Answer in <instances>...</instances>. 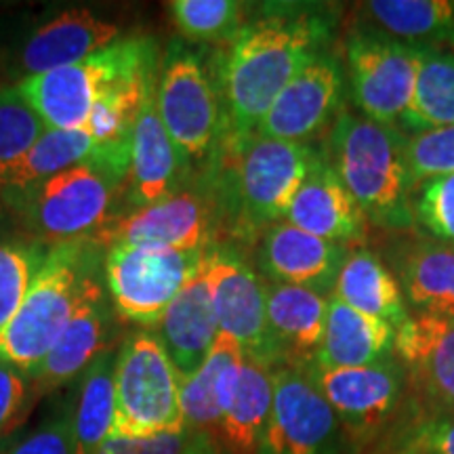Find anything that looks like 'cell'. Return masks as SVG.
<instances>
[{
    "instance_id": "cell-37",
    "label": "cell",
    "mask_w": 454,
    "mask_h": 454,
    "mask_svg": "<svg viewBox=\"0 0 454 454\" xmlns=\"http://www.w3.org/2000/svg\"><path fill=\"white\" fill-rule=\"evenodd\" d=\"M41 263L32 248L0 244V331L21 308Z\"/></svg>"
},
{
    "instance_id": "cell-1",
    "label": "cell",
    "mask_w": 454,
    "mask_h": 454,
    "mask_svg": "<svg viewBox=\"0 0 454 454\" xmlns=\"http://www.w3.org/2000/svg\"><path fill=\"white\" fill-rule=\"evenodd\" d=\"M334 30L333 4H270L253 21H244L219 61L227 139L253 137L286 84L333 47Z\"/></svg>"
},
{
    "instance_id": "cell-36",
    "label": "cell",
    "mask_w": 454,
    "mask_h": 454,
    "mask_svg": "<svg viewBox=\"0 0 454 454\" xmlns=\"http://www.w3.org/2000/svg\"><path fill=\"white\" fill-rule=\"evenodd\" d=\"M385 454H454V414H414L397 425Z\"/></svg>"
},
{
    "instance_id": "cell-7",
    "label": "cell",
    "mask_w": 454,
    "mask_h": 454,
    "mask_svg": "<svg viewBox=\"0 0 454 454\" xmlns=\"http://www.w3.org/2000/svg\"><path fill=\"white\" fill-rule=\"evenodd\" d=\"M87 276L82 242L55 247L13 320L0 331V357L26 374L36 371L70 325Z\"/></svg>"
},
{
    "instance_id": "cell-29",
    "label": "cell",
    "mask_w": 454,
    "mask_h": 454,
    "mask_svg": "<svg viewBox=\"0 0 454 454\" xmlns=\"http://www.w3.org/2000/svg\"><path fill=\"white\" fill-rule=\"evenodd\" d=\"M95 154L87 130L49 129L24 156L0 167V207H9L26 190Z\"/></svg>"
},
{
    "instance_id": "cell-5",
    "label": "cell",
    "mask_w": 454,
    "mask_h": 454,
    "mask_svg": "<svg viewBox=\"0 0 454 454\" xmlns=\"http://www.w3.org/2000/svg\"><path fill=\"white\" fill-rule=\"evenodd\" d=\"M127 175L98 156L41 181L9 204L27 234L44 244L87 242L110 221Z\"/></svg>"
},
{
    "instance_id": "cell-33",
    "label": "cell",
    "mask_w": 454,
    "mask_h": 454,
    "mask_svg": "<svg viewBox=\"0 0 454 454\" xmlns=\"http://www.w3.org/2000/svg\"><path fill=\"white\" fill-rule=\"evenodd\" d=\"M175 26L187 41L231 43L244 26V4L234 0H173Z\"/></svg>"
},
{
    "instance_id": "cell-27",
    "label": "cell",
    "mask_w": 454,
    "mask_h": 454,
    "mask_svg": "<svg viewBox=\"0 0 454 454\" xmlns=\"http://www.w3.org/2000/svg\"><path fill=\"white\" fill-rule=\"evenodd\" d=\"M333 297L351 309L387 322L395 331L411 317L394 271L387 268L381 254L368 248H351L339 271Z\"/></svg>"
},
{
    "instance_id": "cell-26",
    "label": "cell",
    "mask_w": 454,
    "mask_h": 454,
    "mask_svg": "<svg viewBox=\"0 0 454 454\" xmlns=\"http://www.w3.org/2000/svg\"><path fill=\"white\" fill-rule=\"evenodd\" d=\"M395 328L339 299H328L326 331L311 362L325 368H360L395 357Z\"/></svg>"
},
{
    "instance_id": "cell-25",
    "label": "cell",
    "mask_w": 454,
    "mask_h": 454,
    "mask_svg": "<svg viewBox=\"0 0 454 454\" xmlns=\"http://www.w3.org/2000/svg\"><path fill=\"white\" fill-rule=\"evenodd\" d=\"M265 314L280 364H303L314 357L325 339L328 297L265 280Z\"/></svg>"
},
{
    "instance_id": "cell-22",
    "label": "cell",
    "mask_w": 454,
    "mask_h": 454,
    "mask_svg": "<svg viewBox=\"0 0 454 454\" xmlns=\"http://www.w3.org/2000/svg\"><path fill=\"white\" fill-rule=\"evenodd\" d=\"M190 170L168 137L156 110V89L147 95L130 135L129 196L135 208L150 207L158 200L185 190Z\"/></svg>"
},
{
    "instance_id": "cell-17",
    "label": "cell",
    "mask_w": 454,
    "mask_h": 454,
    "mask_svg": "<svg viewBox=\"0 0 454 454\" xmlns=\"http://www.w3.org/2000/svg\"><path fill=\"white\" fill-rule=\"evenodd\" d=\"M349 251L280 221L259 236L257 268L263 280L311 288L331 299Z\"/></svg>"
},
{
    "instance_id": "cell-10",
    "label": "cell",
    "mask_w": 454,
    "mask_h": 454,
    "mask_svg": "<svg viewBox=\"0 0 454 454\" xmlns=\"http://www.w3.org/2000/svg\"><path fill=\"white\" fill-rule=\"evenodd\" d=\"M309 379L326 397L349 444H371L387 431L408 395V377L397 357L360 368H325L303 362Z\"/></svg>"
},
{
    "instance_id": "cell-16",
    "label": "cell",
    "mask_w": 454,
    "mask_h": 454,
    "mask_svg": "<svg viewBox=\"0 0 454 454\" xmlns=\"http://www.w3.org/2000/svg\"><path fill=\"white\" fill-rule=\"evenodd\" d=\"M395 357L419 414H454V317L411 314L395 331Z\"/></svg>"
},
{
    "instance_id": "cell-35",
    "label": "cell",
    "mask_w": 454,
    "mask_h": 454,
    "mask_svg": "<svg viewBox=\"0 0 454 454\" xmlns=\"http://www.w3.org/2000/svg\"><path fill=\"white\" fill-rule=\"evenodd\" d=\"M414 230L454 247V175L431 179L412 192Z\"/></svg>"
},
{
    "instance_id": "cell-6",
    "label": "cell",
    "mask_w": 454,
    "mask_h": 454,
    "mask_svg": "<svg viewBox=\"0 0 454 454\" xmlns=\"http://www.w3.org/2000/svg\"><path fill=\"white\" fill-rule=\"evenodd\" d=\"M114 391L116 414L110 438H154L185 427L179 374L154 331L124 339L116 351Z\"/></svg>"
},
{
    "instance_id": "cell-2",
    "label": "cell",
    "mask_w": 454,
    "mask_h": 454,
    "mask_svg": "<svg viewBox=\"0 0 454 454\" xmlns=\"http://www.w3.org/2000/svg\"><path fill=\"white\" fill-rule=\"evenodd\" d=\"M322 160V147L263 137L225 139L200 187L219 225L244 240L286 219L293 198Z\"/></svg>"
},
{
    "instance_id": "cell-21",
    "label": "cell",
    "mask_w": 454,
    "mask_h": 454,
    "mask_svg": "<svg viewBox=\"0 0 454 454\" xmlns=\"http://www.w3.org/2000/svg\"><path fill=\"white\" fill-rule=\"evenodd\" d=\"M385 251L408 309L454 317V247L425 236H395Z\"/></svg>"
},
{
    "instance_id": "cell-38",
    "label": "cell",
    "mask_w": 454,
    "mask_h": 454,
    "mask_svg": "<svg viewBox=\"0 0 454 454\" xmlns=\"http://www.w3.org/2000/svg\"><path fill=\"white\" fill-rule=\"evenodd\" d=\"M98 454H227V450L215 435L185 425L179 434L154 438H107Z\"/></svg>"
},
{
    "instance_id": "cell-34",
    "label": "cell",
    "mask_w": 454,
    "mask_h": 454,
    "mask_svg": "<svg viewBox=\"0 0 454 454\" xmlns=\"http://www.w3.org/2000/svg\"><path fill=\"white\" fill-rule=\"evenodd\" d=\"M47 130L20 89L0 84V167L24 156Z\"/></svg>"
},
{
    "instance_id": "cell-4",
    "label": "cell",
    "mask_w": 454,
    "mask_h": 454,
    "mask_svg": "<svg viewBox=\"0 0 454 454\" xmlns=\"http://www.w3.org/2000/svg\"><path fill=\"white\" fill-rule=\"evenodd\" d=\"M156 110L190 175L207 173L223 147L230 127L219 74L200 51L170 44L156 82Z\"/></svg>"
},
{
    "instance_id": "cell-31",
    "label": "cell",
    "mask_w": 454,
    "mask_h": 454,
    "mask_svg": "<svg viewBox=\"0 0 454 454\" xmlns=\"http://www.w3.org/2000/svg\"><path fill=\"white\" fill-rule=\"evenodd\" d=\"M114 364L116 351L107 349L84 372L76 406L72 411L74 454H98L112 435L116 414Z\"/></svg>"
},
{
    "instance_id": "cell-12",
    "label": "cell",
    "mask_w": 454,
    "mask_h": 454,
    "mask_svg": "<svg viewBox=\"0 0 454 454\" xmlns=\"http://www.w3.org/2000/svg\"><path fill=\"white\" fill-rule=\"evenodd\" d=\"M147 41L150 38H122L81 64L24 78L17 89L47 129L82 130L101 90L133 64Z\"/></svg>"
},
{
    "instance_id": "cell-39",
    "label": "cell",
    "mask_w": 454,
    "mask_h": 454,
    "mask_svg": "<svg viewBox=\"0 0 454 454\" xmlns=\"http://www.w3.org/2000/svg\"><path fill=\"white\" fill-rule=\"evenodd\" d=\"M408 168L417 185L454 175V127L408 137Z\"/></svg>"
},
{
    "instance_id": "cell-23",
    "label": "cell",
    "mask_w": 454,
    "mask_h": 454,
    "mask_svg": "<svg viewBox=\"0 0 454 454\" xmlns=\"http://www.w3.org/2000/svg\"><path fill=\"white\" fill-rule=\"evenodd\" d=\"M284 221L322 240L348 248L351 244L366 242L371 227L354 196L326 162L325 154L294 194Z\"/></svg>"
},
{
    "instance_id": "cell-11",
    "label": "cell",
    "mask_w": 454,
    "mask_h": 454,
    "mask_svg": "<svg viewBox=\"0 0 454 454\" xmlns=\"http://www.w3.org/2000/svg\"><path fill=\"white\" fill-rule=\"evenodd\" d=\"M343 425L303 364L274 366V402L257 454H343Z\"/></svg>"
},
{
    "instance_id": "cell-32",
    "label": "cell",
    "mask_w": 454,
    "mask_h": 454,
    "mask_svg": "<svg viewBox=\"0 0 454 454\" xmlns=\"http://www.w3.org/2000/svg\"><path fill=\"white\" fill-rule=\"evenodd\" d=\"M242 354L244 351L236 339H231L225 333H219L204 364L190 379L181 381V412H184L187 427L207 431V434L219 440V383L225 368Z\"/></svg>"
},
{
    "instance_id": "cell-20",
    "label": "cell",
    "mask_w": 454,
    "mask_h": 454,
    "mask_svg": "<svg viewBox=\"0 0 454 454\" xmlns=\"http://www.w3.org/2000/svg\"><path fill=\"white\" fill-rule=\"evenodd\" d=\"M154 333L160 339L170 364L177 371L179 381L190 379L204 364L219 337L208 276V254L198 274L181 288L156 322Z\"/></svg>"
},
{
    "instance_id": "cell-9",
    "label": "cell",
    "mask_w": 454,
    "mask_h": 454,
    "mask_svg": "<svg viewBox=\"0 0 454 454\" xmlns=\"http://www.w3.org/2000/svg\"><path fill=\"white\" fill-rule=\"evenodd\" d=\"M208 251L160 247H114L106 257V280L114 309L124 320L156 326L181 288L198 274Z\"/></svg>"
},
{
    "instance_id": "cell-40",
    "label": "cell",
    "mask_w": 454,
    "mask_h": 454,
    "mask_svg": "<svg viewBox=\"0 0 454 454\" xmlns=\"http://www.w3.org/2000/svg\"><path fill=\"white\" fill-rule=\"evenodd\" d=\"M36 395L30 374L0 357V440L9 438L26 421Z\"/></svg>"
},
{
    "instance_id": "cell-13",
    "label": "cell",
    "mask_w": 454,
    "mask_h": 454,
    "mask_svg": "<svg viewBox=\"0 0 454 454\" xmlns=\"http://www.w3.org/2000/svg\"><path fill=\"white\" fill-rule=\"evenodd\" d=\"M221 230L217 211L207 192L185 187L150 207L110 219L87 242L107 247H160L177 251H211Z\"/></svg>"
},
{
    "instance_id": "cell-19",
    "label": "cell",
    "mask_w": 454,
    "mask_h": 454,
    "mask_svg": "<svg viewBox=\"0 0 454 454\" xmlns=\"http://www.w3.org/2000/svg\"><path fill=\"white\" fill-rule=\"evenodd\" d=\"M107 337H110V311L106 308L104 288L93 276H87L70 325L44 357L43 364L30 374L36 395L61 387L81 372H87V368L110 349Z\"/></svg>"
},
{
    "instance_id": "cell-28",
    "label": "cell",
    "mask_w": 454,
    "mask_h": 454,
    "mask_svg": "<svg viewBox=\"0 0 454 454\" xmlns=\"http://www.w3.org/2000/svg\"><path fill=\"white\" fill-rule=\"evenodd\" d=\"M362 26L412 44L454 51L452 0H371L360 4Z\"/></svg>"
},
{
    "instance_id": "cell-24",
    "label": "cell",
    "mask_w": 454,
    "mask_h": 454,
    "mask_svg": "<svg viewBox=\"0 0 454 454\" xmlns=\"http://www.w3.org/2000/svg\"><path fill=\"white\" fill-rule=\"evenodd\" d=\"M118 36L121 27L112 21L99 20L87 9L66 11L27 38L21 51V67L27 74L26 78H32L81 64L90 55L112 47Z\"/></svg>"
},
{
    "instance_id": "cell-14",
    "label": "cell",
    "mask_w": 454,
    "mask_h": 454,
    "mask_svg": "<svg viewBox=\"0 0 454 454\" xmlns=\"http://www.w3.org/2000/svg\"><path fill=\"white\" fill-rule=\"evenodd\" d=\"M348 81L340 55L333 47L316 55L259 122L254 137L311 144L345 112Z\"/></svg>"
},
{
    "instance_id": "cell-41",
    "label": "cell",
    "mask_w": 454,
    "mask_h": 454,
    "mask_svg": "<svg viewBox=\"0 0 454 454\" xmlns=\"http://www.w3.org/2000/svg\"><path fill=\"white\" fill-rule=\"evenodd\" d=\"M9 454H74L72 412L44 423L21 440Z\"/></svg>"
},
{
    "instance_id": "cell-18",
    "label": "cell",
    "mask_w": 454,
    "mask_h": 454,
    "mask_svg": "<svg viewBox=\"0 0 454 454\" xmlns=\"http://www.w3.org/2000/svg\"><path fill=\"white\" fill-rule=\"evenodd\" d=\"M274 402V366L251 356L225 368L219 383V440L231 454H257Z\"/></svg>"
},
{
    "instance_id": "cell-30",
    "label": "cell",
    "mask_w": 454,
    "mask_h": 454,
    "mask_svg": "<svg viewBox=\"0 0 454 454\" xmlns=\"http://www.w3.org/2000/svg\"><path fill=\"white\" fill-rule=\"evenodd\" d=\"M454 127V51L417 47L411 104L397 129L408 137Z\"/></svg>"
},
{
    "instance_id": "cell-3",
    "label": "cell",
    "mask_w": 454,
    "mask_h": 454,
    "mask_svg": "<svg viewBox=\"0 0 454 454\" xmlns=\"http://www.w3.org/2000/svg\"><path fill=\"white\" fill-rule=\"evenodd\" d=\"M322 154L368 223L395 236L414 230L408 135L345 110L328 129Z\"/></svg>"
},
{
    "instance_id": "cell-8",
    "label": "cell",
    "mask_w": 454,
    "mask_h": 454,
    "mask_svg": "<svg viewBox=\"0 0 454 454\" xmlns=\"http://www.w3.org/2000/svg\"><path fill=\"white\" fill-rule=\"evenodd\" d=\"M340 61L357 114L397 127L412 98L417 47L360 24L345 34Z\"/></svg>"
},
{
    "instance_id": "cell-15",
    "label": "cell",
    "mask_w": 454,
    "mask_h": 454,
    "mask_svg": "<svg viewBox=\"0 0 454 454\" xmlns=\"http://www.w3.org/2000/svg\"><path fill=\"white\" fill-rule=\"evenodd\" d=\"M213 308L219 333L240 343L244 356L278 366V354L265 314V280L236 253L211 248L208 253Z\"/></svg>"
}]
</instances>
